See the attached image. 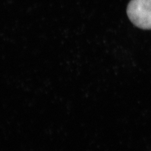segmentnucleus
<instances>
[{
	"label": "nucleus",
	"mask_w": 151,
	"mask_h": 151,
	"mask_svg": "<svg viewBox=\"0 0 151 151\" xmlns=\"http://www.w3.org/2000/svg\"><path fill=\"white\" fill-rule=\"evenodd\" d=\"M127 14L136 27L151 29V0H131L128 6Z\"/></svg>",
	"instance_id": "1"
}]
</instances>
